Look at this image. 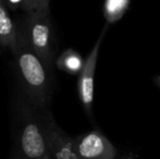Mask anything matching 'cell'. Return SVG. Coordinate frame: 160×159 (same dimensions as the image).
I'll return each instance as SVG.
<instances>
[{"label":"cell","mask_w":160,"mask_h":159,"mask_svg":"<svg viewBox=\"0 0 160 159\" xmlns=\"http://www.w3.org/2000/svg\"><path fill=\"white\" fill-rule=\"evenodd\" d=\"M12 55L14 57L17 72L19 75V89L36 109H48L52 94V73L31 49L19 27L17 45Z\"/></svg>","instance_id":"cell-1"},{"label":"cell","mask_w":160,"mask_h":159,"mask_svg":"<svg viewBox=\"0 0 160 159\" xmlns=\"http://www.w3.org/2000/svg\"><path fill=\"white\" fill-rule=\"evenodd\" d=\"M14 147L12 159H51L46 144L40 110L18 91L13 113Z\"/></svg>","instance_id":"cell-2"},{"label":"cell","mask_w":160,"mask_h":159,"mask_svg":"<svg viewBox=\"0 0 160 159\" xmlns=\"http://www.w3.org/2000/svg\"><path fill=\"white\" fill-rule=\"evenodd\" d=\"M18 27L24 35L31 49L52 73L56 58V42L49 9L26 11Z\"/></svg>","instance_id":"cell-3"},{"label":"cell","mask_w":160,"mask_h":159,"mask_svg":"<svg viewBox=\"0 0 160 159\" xmlns=\"http://www.w3.org/2000/svg\"><path fill=\"white\" fill-rule=\"evenodd\" d=\"M46 144L51 159H78L74 138L59 127L49 109L40 110Z\"/></svg>","instance_id":"cell-4"},{"label":"cell","mask_w":160,"mask_h":159,"mask_svg":"<svg viewBox=\"0 0 160 159\" xmlns=\"http://www.w3.org/2000/svg\"><path fill=\"white\" fill-rule=\"evenodd\" d=\"M108 25L109 24H106L103 30L101 31L100 35H99V37L96 40L95 45L93 46L92 50L89 51L86 59L84 60L82 70L78 73L80 74L78 81V98H80L81 104H82L83 108H84L85 112L87 113V116H92V111H93L96 67H97V61H98V55L101 47V42H102L106 32L108 30Z\"/></svg>","instance_id":"cell-5"},{"label":"cell","mask_w":160,"mask_h":159,"mask_svg":"<svg viewBox=\"0 0 160 159\" xmlns=\"http://www.w3.org/2000/svg\"><path fill=\"white\" fill-rule=\"evenodd\" d=\"M78 159H114L117 149L101 132L93 130L74 137Z\"/></svg>","instance_id":"cell-6"},{"label":"cell","mask_w":160,"mask_h":159,"mask_svg":"<svg viewBox=\"0 0 160 159\" xmlns=\"http://www.w3.org/2000/svg\"><path fill=\"white\" fill-rule=\"evenodd\" d=\"M18 40V26L4 0H0V46L12 52Z\"/></svg>","instance_id":"cell-7"},{"label":"cell","mask_w":160,"mask_h":159,"mask_svg":"<svg viewBox=\"0 0 160 159\" xmlns=\"http://www.w3.org/2000/svg\"><path fill=\"white\" fill-rule=\"evenodd\" d=\"M55 63L59 70L69 73V74L75 75L81 72L84 60L78 51L69 48L57 58Z\"/></svg>","instance_id":"cell-8"},{"label":"cell","mask_w":160,"mask_h":159,"mask_svg":"<svg viewBox=\"0 0 160 159\" xmlns=\"http://www.w3.org/2000/svg\"><path fill=\"white\" fill-rule=\"evenodd\" d=\"M131 0H105L103 17L107 24L116 23L127 12Z\"/></svg>","instance_id":"cell-9"},{"label":"cell","mask_w":160,"mask_h":159,"mask_svg":"<svg viewBox=\"0 0 160 159\" xmlns=\"http://www.w3.org/2000/svg\"><path fill=\"white\" fill-rule=\"evenodd\" d=\"M4 1L7 6L14 4L26 12L34 9H49L50 0H4Z\"/></svg>","instance_id":"cell-10"},{"label":"cell","mask_w":160,"mask_h":159,"mask_svg":"<svg viewBox=\"0 0 160 159\" xmlns=\"http://www.w3.org/2000/svg\"><path fill=\"white\" fill-rule=\"evenodd\" d=\"M154 83L160 88V75H157V77H154Z\"/></svg>","instance_id":"cell-11"},{"label":"cell","mask_w":160,"mask_h":159,"mask_svg":"<svg viewBox=\"0 0 160 159\" xmlns=\"http://www.w3.org/2000/svg\"><path fill=\"white\" fill-rule=\"evenodd\" d=\"M124 159H136V158H135L133 155H128V156H127V157H125Z\"/></svg>","instance_id":"cell-12"}]
</instances>
